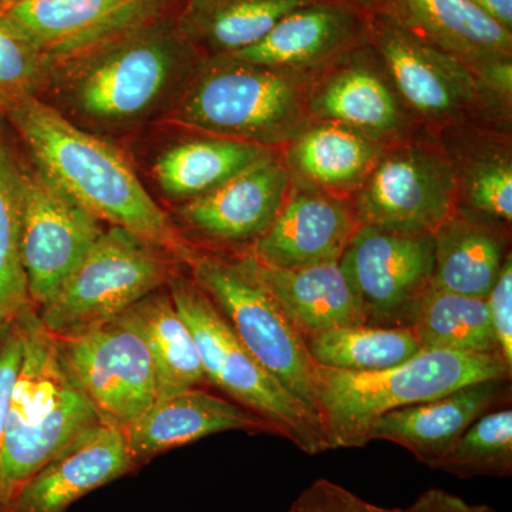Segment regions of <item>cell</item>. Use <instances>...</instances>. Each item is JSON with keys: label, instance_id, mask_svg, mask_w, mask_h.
<instances>
[{"label": "cell", "instance_id": "cell-18", "mask_svg": "<svg viewBox=\"0 0 512 512\" xmlns=\"http://www.w3.org/2000/svg\"><path fill=\"white\" fill-rule=\"evenodd\" d=\"M137 470L124 431L100 424L50 458L0 512H67L84 495Z\"/></svg>", "mask_w": 512, "mask_h": 512}, {"label": "cell", "instance_id": "cell-11", "mask_svg": "<svg viewBox=\"0 0 512 512\" xmlns=\"http://www.w3.org/2000/svg\"><path fill=\"white\" fill-rule=\"evenodd\" d=\"M103 232V221L23 160L22 259L36 311L55 298Z\"/></svg>", "mask_w": 512, "mask_h": 512}, {"label": "cell", "instance_id": "cell-5", "mask_svg": "<svg viewBox=\"0 0 512 512\" xmlns=\"http://www.w3.org/2000/svg\"><path fill=\"white\" fill-rule=\"evenodd\" d=\"M167 288L194 336L207 383L261 417L276 436L291 441L308 456L329 451L328 434L319 414L249 353L194 279L178 269Z\"/></svg>", "mask_w": 512, "mask_h": 512}, {"label": "cell", "instance_id": "cell-25", "mask_svg": "<svg viewBox=\"0 0 512 512\" xmlns=\"http://www.w3.org/2000/svg\"><path fill=\"white\" fill-rule=\"evenodd\" d=\"M268 153V148L247 141L194 138L161 151L153 177L165 198L181 204L221 187Z\"/></svg>", "mask_w": 512, "mask_h": 512}, {"label": "cell", "instance_id": "cell-39", "mask_svg": "<svg viewBox=\"0 0 512 512\" xmlns=\"http://www.w3.org/2000/svg\"><path fill=\"white\" fill-rule=\"evenodd\" d=\"M491 18L512 32V0H471Z\"/></svg>", "mask_w": 512, "mask_h": 512}, {"label": "cell", "instance_id": "cell-17", "mask_svg": "<svg viewBox=\"0 0 512 512\" xmlns=\"http://www.w3.org/2000/svg\"><path fill=\"white\" fill-rule=\"evenodd\" d=\"M370 18L340 0H319L286 15L256 45L229 55L237 62L302 73L369 42Z\"/></svg>", "mask_w": 512, "mask_h": 512}, {"label": "cell", "instance_id": "cell-12", "mask_svg": "<svg viewBox=\"0 0 512 512\" xmlns=\"http://www.w3.org/2000/svg\"><path fill=\"white\" fill-rule=\"evenodd\" d=\"M181 5L183 0H3L0 15L39 47L53 69Z\"/></svg>", "mask_w": 512, "mask_h": 512}, {"label": "cell", "instance_id": "cell-1", "mask_svg": "<svg viewBox=\"0 0 512 512\" xmlns=\"http://www.w3.org/2000/svg\"><path fill=\"white\" fill-rule=\"evenodd\" d=\"M178 10L53 66L52 106L92 133L130 130L168 113L204 59L178 29Z\"/></svg>", "mask_w": 512, "mask_h": 512}, {"label": "cell", "instance_id": "cell-9", "mask_svg": "<svg viewBox=\"0 0 512 512\" xmlns=\"http://www.w3.org/2000/svg\"><path fill=\"white\" fill-rule=\"evenodd\" d=\"M56 338L67 372L101 423L126 431L156 402L153 357L130 311Z\"/></svg>", "mask_w": 512, "mask_h": 512}, {"label": "cell", "instance_id": "cell-7", "mask_svg": "<svg viewBox=\"0 0 512 512\" xmlns=\"http://www.w3.org/2000/svg\"><path fill=\"white\" fill-rule=\"evenodd\" d=\"M178 265L183 264L165 249L110 225L37 315L55 336L79 332L116 318L165 288Z\"/></svg>", "mask_w": 512, "mask_h": 512}, {"label": "cell", "instance_id": "cell-28", "mask_svg": "<svg viewBox=\"0 0 512 512\" xmlns=\"http://www.w3.org/2000/svg\"><path fill=\"white\" fill-rule=\"evenodd\" d=\"M412 328L423 349L500 355L487 298L458 295L429 286L421 296Z\"/></svg>", "mask_w": 512, "mask_h": 512}, {"label": "cell", "instance_id": "cell-33", "mask_svg": "<svg viewBox=\"0 0 512 512\" xmlns=\"http://www.w3.org/2000/svg\"><path fill=\"white\" fill-rule=\"evenodd\" d=\"M52 79V64L39 47L0 15V114L20 101L42 99Z\"/></svg>", "mask_w": 512, "mask_h": 512}, {"label": "cell", "instance_id": "cell-37", "mask_svg": "<svg viewBox=\"0 0 512 512\" xmlns=\"http://www.w3.org/2000/svg\"><path fill=\"white\" fill-rule=\"evenodd\" d=\"M488 311L493 325L498 352L512 367V262L511 254L505 259L497 282L487 296Z\"/></svg>", "mask_w": 512, "mask_h": 512}, {"label": "cell", "instance_id": "cell-4", "mask_svg": "<svg viewBox=\"0 0 512 512\" xmlns=\"http://www.w3.org/2000/svg\"><path fill=\"white\" fill-rule=\"evenodd\" d=\"M498 353L467 355L423 349L412 359L375 372L315 365L313 397L330 450L365 447L370 424L392 410L439 399L468 384L511 379Z\"/></svg>", "mask_w": 512, "mask_h": 512}, {"label": "cell", "instance_id": "cell-20", "mask_svg": "<svg viewBox=\"0 0 512 512\" xmlns=\"http://www.w3.org/2000/svg\"><path fill=\"white\" fill-rule=\"evenodd\" d=\"M359 227V218L342 201L301 191L286 198L271 227L245 254L281 269L338 262Z\"/></svg>", "mask_w": 512, "mask_h": 512}, {"label": "cell", "instance_id": "cell-8", "mask_svg": "<svg viewBox=\"0 0 512 512\" xmlns=\"http://www.w3.org/2000/svg\"><path fill=\"white\" fill-rule=\"evenodd\" d=\"M187 266L195 284L210 296L249 353L316 412L312 383L316 363L271 292L249 274L238 256L197 251Z\"/></svg>", "mask_w": 512, "mask_h": 512}, {"label": "cell", "instance_id": "cell-38", "mask_svg": "<svg viewBox=\"0 0 512 512\" xmlns=\"http://www.w3.org/2000/svg\"><path fill=\"white\" fill-rule=\"evenodd\" d=\"M383 512H498L490 505L470 504L441 488H430L406 508H383Z\"/></svg>", "mask_w": 512, "mask_h": 512}, {"label": "cell", "instance_id": "cell-41", "mask_svg": "<svg viewBox=\"0 0 512 512\" xmlns=\"http://www.w3.org/2000/svg\"><path fill=\"white\" fill-rule=\"evenodd\" d=\"M379 512H383V507H380V510H379Z\"/></svg>", "mask_w": 512, "mask_h": 512}, {"label": "cell", "instance_id": "cell-34", "mask_svg": "<svg viewBox=\"0 0 512 512\" xmlns=\"http://www.w3.org/2000/svg\"><path fill=\"white\" fill-rule=\"evenodd\" d=\"M468 205L478 217L510 224L512 220V167L507 158H484L466 174Z\"/></svg>", "mask_w": 512, "mask_h": 512}, {"label": "cell", "instance_id": "cell-2", "mask_svg": "<svg viewBox=\"0 0 512 512\" xmlns=\"http://www.w3.org/2000/svg\"><path fill=\"white\" fill-rule=\"evenodd\" d=\"M3 117L26 147L30 163L94 217L153 242L183 265L191 261L197 248L153 200L114 144L39 97L20 101Z\"/></svg>", "mask_w": 512, "mask_h": 512}, {"label": "cell", "instance_id": "cell-16", "mask_svg": "<svg viewBox=\"0 0 512 512\" xmlns=\"http://www.w3.org/2000/svg\"><path fill=\"white\" fill-rule=\"evenodd\" d=\"M511 379L468 384L430 402L413 404L377 417L367 430V443L390 441L406 448L420 463L439 470L468 427L511 404Z\"/></svg>", "mask_w": 512, "mask_h": 512}, {"label": "cell", "instance_id": "cell-24", "mask_svg": "<svg viewBox=\"0 0 512 512\" xmlns=\"http://www.w3.org/2000/svg\"><path fill=\"white\" fill-rule=\"evenodd\" d=\"M494 224L453 214L434 232L431 288L487 298L510 255L504 235Z\"/></svg>", "mask_w": 512, "mask_h": 512}, {"label": "cell", "instance_id": "cell-29", "mask_svg": "<svg viewBox=\"0 0 512 512\" xmlns=\"http://www.w3.org/2000/svg\"><path fill=\"white\" fill-rule=\"evenodd\" d=\"M303 340L316 365L349 372L389 369L423 350L412 326L362 323L313 333Z\"/></svg>", "mask_w": 512, "mask_h": 512}, {"label": "cell", "instance_id": "cell-32", "mask_svg": "<svg viewBox=\"0 0 512 512\" xmlns=\"http://www.w3.org/2000/svg\"><path fill=\"white\" fill-rule=\"evenodd\" d=\"M463 480L510 477L512 474V410L500 407L474 421L440 464Z\"/></svg>", "mask_w": 512, "mask_h": 512}, {"label": "cell", "instance_id": "cell-15", "mask_svg": "<svg viewBox=\"0 0 512 512\" xmlns=\"http://www.w3.org/2000/svg\"><path fill=\"white\" fill-rule=\"evenodd\" d=\"M369 43L407 103L429 119L461 113L477 99L473 70L383 13L370 18Z\"/></svg>", "mask_w": 512, "mask_h": 512}, {"label": "cell", "instance_id": "cell-36", "mask_svg": "<svg viewBox=\"0 0 512 512\" xmlns=\"http://www.w3.org/2000/svg\"><path fill=\"white\" fill-rule=\"evenodd\" d=\"M379 505L367 503L348 488L320 478L298 495L288 512H379Z\"/></svg>", "mask_w": 512, "mask_h": 512}, {"label": "cell", "instance_id": "cell-19", "mask_svg": "<svg viewBox=\"0 0 512 512\" xmlns=\"http://www.w3.org/2000/svg\"><path fill=\"white\" fill-rule=\"evenodd\" d=\"M225 431L275 434L256 414L204 387H192L158 399L126 431L131 460L138 470L153 458Z\"/></svg>", "mask_w": 512, "mask_h": 512}, {"label": "cell", "instance_id": "cell-30", "mask_svg": "<svg viewBox=\"0 0 512 512\" xmlns=\"http://www.w3.org/2000/svg\"><path fill=\"white\" fill-rule=\"evenodd\" d=\"M311 111L319 119L370 134L390 133L402 119L386 83L369 66L356 62L320 87L311 101Z\"/></svg>", "mask_w": 512, "mask_h": 512}, {"label": "cell", "instance_id": "cell-22", "mask_svg": "<svg viewBox=\"0 0 512 512\" xmlns=\"http://www.w3.org/2000/svg\"><path fill=\"white\" fill-rule=\"evenodd\" d=\"M238 259L249 274L271 292L303 338L342 326L367 323L339 261L281 269L261 264L249 254Z\"/></svg>", "mask_w": 512, "mask_h": 512}, {"label": "cell", "instance_id": "cell-21", "mask_svg": "<svg viewBox=\"0 0 512 512\" xmlns=\"http://www.w3.org/2000/svg\"><path fill=\"white\" fill-rule=\"evenodd\" d=\"M380 13L477 73L511 59V30L471 0H383Z\"/></svg>", "mask_w": 512, "mask_h": 512}, {"label": "cell", "instance_id": "cell-10", "mask_svg": "<svg viewBox=\"0 0 512 512\" xmlns=\"http://www.w3.org/2000/svg\"><path fill=\"white\" fill-rule=\"evenodd\" d=\"M367 323L412 326L434 272V237L360 224L339 259Z\"/></svg>", "mask_w": 512, "mask_h": 512}, {"label": "cell", "instance_id": "cell-13", "mask_svg": "<svg viewBox=\"0 0 512 512\" xmlns=\"http://www.w3.org/2000/svg\"><path fill=\"white\" fill-rule=\"evenodd\" d=\"M456 180L443 158L406 150L380 161L359 198L360 224L433 234L453 215Z\"/></svg>", "mask_w": 512, "mask_h": 512}, {"label": "cell", "instance_id": "cell-43", "mask_svg": "<svg viewBox=\"0 0 512 512\" xmlns=\"http://www.w3.org/2000/svg\"><path fill=\"white\" fill-rule=\"evenodd\" d=\"M0 2H2V0H0Z\"/></svg>", "mask_w": 512, "mask_h": 512}, {"label": "cell", "instance_id": "cell-26", "mask_svg": "<svg viewBox=\"0 0 512 512\" xmlns=\"http://www.w3.org/2000/svg\"><path fill=\"white\" fill-rule=\"evenodd\" d=\"M128 311L140 326L153 357L157 400L207 386L194 336L167 286L144 296Z\"/></svg>", "mask_w": 512, "mask_h": 512}, {"label": "cell", "instance_id": "cell-14", "mask_svg": "<svg viewBox=\"0 0 512 512\" xmlns=\"http://www.w3.org/2000/svg\"><path fill=\"white\" fill-rule=\"evenodd\" d=\"M289 177L268 153L214 191L175 205V225L215 247H254L284 207Z\"/></svg>", "mask_w": 512, "mask_h": 512}, {"label": "cell", "instance_id": "cell-6", "mask_svg": "<svg viewBox=\"0 0 512 512\" xmlns=\"http://www.w3.org/2000/svg\"><path fill=\"white\" fill-rule=\"evenodd\" d=\"M301 73L202 59L168 120L180 126L268 147L282 143L302 119Z\"/></svg>", "mask_w": 512, "mask_h": 512}, {"label": "cell", "instance_id": "cell-23", "mask_svg": "<svg viewBox=\"0 0 512 512\" xmlns=\"http://www.w3.org/2000/svg\"><path fill=\"white\" fill-rule=\"evenodd\" d=\"M319 0H183L180 32L204 59L256 45L293 10Z\"/></svg>", "mask_w": 512, "mask_h": 512}, {"label": "cell", "instance_id": "cell-31", "mask_svg": "<svg viewBox=\"0 0 512 512\" xmlns=\"http://www.w3.org/2000/svg\"><path fill=\"white\" fill-rule=\"evenodd\" d=\"M377 156L359 131L329 123L303 133L292 148V163L315 183L343 187L359 180Z\"/></svg>", "mask_w": 512, "mask_h": 512}, {"label": "cell", "instance_id": "cell-40", "mask_svg": "<svg viewBox=\"0 0 512 512\" xmlns=\"http://www.w3.org/2000/svg\"><path fill=\"white\" fill-rule=\"evenodd\" d=\"M340 2H346L349 3V5L356 6V8L369 13V15L380 13L383 5V0H340Z\"/></svg>", "mask_w": 512, "mask_h": 512}, {"label": "cell", "instance_id": "cell-42", "mask_svg": "<svg viewBox=\"0 0 512 512\" xmlns=\"http://www.w3.org/2000/svg\"><path fill=\"white\" fill-rule=\"evenodd\" d=\"M2 2H3V0H2ZM2 2H0V3H2Z\"/></svg>", "mask_w": 512, "mask_h": 512}, {"label": "cell", "instance_id": "cell-3", "mask_svg": "<svg viewBox=\"0 0 512 512\" xmlns=\"http://www.w3.org/2000/svg\"><path fill=\"white\" fill-rule=\"evenodd\" d=\"M20 322L23 357L3 439L0 511L70 441L103 424L67 372L56 336L43 326L33 306L20 313Z\"/></svg>", "mask_w": 512, "mask_h": 512}, {"label": "cell", "instance_id": "cell-27", "mask_svg": "<svg viewBox=\"0 0 512 512\" xmlns=\"http://www.w3.org/2000/svg\"><path fill=\"white\" fill-rule=\"evenodd\" d=\"M18 138L0 114V325L30 308L22 259L23 160Z\"/></svg>", "mask_w": 512, "mask_h": 512}, {"label": "cell", "instance_id": "cell-35", "mask_svg": "<svg viewBox=\"0 0 512 512\" xmlns=\"http://www.w3.org/2000/svg\"><path fill=\"white\" fill-rule=\"evenodd\" d=\"M23 357V328L18 318L0 325V464L8 420L10 397Z\"/></svg>", "mask_w": 512, "mask_h": 512}]
</instances>
